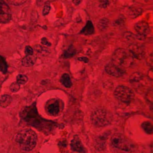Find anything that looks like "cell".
<instances>
[{
  "mask_svg": "<svg viewBox=\"0 0 153 153\" xmlns=\"http://www.w3.org/2000/svg\"><path fill=\"white\" fill-rule=\"evenodd\" d=\"M50 5L49 4H45L44 6V10H43V13L44 15H46L49 12L50 10Z\"/></svg>",
  "mask_w": 153,
  "mask_h": 153,
  "instance_id": "cell-26",
  "label": "cell"
},
{
  "mask_svg": "<svg viewBox=\"0 0 153 153\" xmlns=\"http://www.w3.org/2000/svg\"><path fill=\"white\" fill-rule=\"evenodd\" d=\"M15 141L21 150L30 152L37 145V136L31 129H23L15 135Z\"/></svg>",
  "mask_w": 153,
  "mask_h": 153,
  "instance_id": "cell-1",
  "label": "cell"
},
{
  "mask_svg": "<svg viewBox=\"0 0 153 153\" xmlns=\"http://www.w3.org/2000/svg\"><path fill=\"white\" fill-rule=\"evenodd\" d=\"M92 122L97 127H104L110 125L112 120L111 113L105 109H99L92 114Z\"/></svg>",
  "mask_w": 153,
  "mask_h": 153,
  "instance_id": "cell-3",
  "label": "cell"
},
{
  "mask_svg": "<svg viewBox=\"0 0 153 153\" xmlns=\"http://www.w3.org/2000/svg\"><path fill=\"white\" fill-rule=\"evenodd\" d=\"M94 32V26L92 22L90 21H88L87 22L86 25L81 31V34L86 35V36L92 35Z\"/></svg>",
  "mask_w": 153,
  "mask_h": 153,
  "instance_id": "cell-12",
  "label": "cell"
},
{
  "mask_svg": "<svg viewBox=\"0 0 153 153\" xmlns=\"http://www.w3.org/2000/svg\"><path fill=\"white\" fill-rule=\"evenodd\" d=\"M79 60L80 61H84L85 63H87L88 62V59L87 58H85V57L79 58Z\"/></svg>",
  "mask_w": 153,
  "mask_h": 153,
  "instance_id": "cell-29",
  "label": "cell"
},
{
  "mask_svg": "<svg viewBox=\"0 0 153 153\" xmlns=\"http://www.w3.org/2000/svg\"><path fill=\"white\" fill-rule=\"evenodd\" d=\"M63 108L62 101L58 99H53L48 101L46 105V110L49 115L57 116Z\"/></svg>",
  "mask_w": 153,
  "mask_h": 153,
  "instance_id": "cell-6",
  "label": "cell"
},
{
  "mask_svg": "<svg viewBox=\"0 0 153 153\" xmlns=\"http://www.w3.org/2000/svg\"><path fill=\"white\" fill-rule=\"evenodd\" d=\"M143 78L142 74L139 72H135L133 73L130 76L129 81L131 82H139Z\"/></svg>",
  "mask_w": 153,
  "mask_h": 153,
  "instance_id": "cell-18",
  "label": "cell"
},
{
  "mask_svg": "<svg viewBox=\"0 0 153 153\" xmlns=\"http://www.w3.org/2000/svg\"><path fill=\"white\" fill-rule=\"evenodd\" d=\"M142 128L146 134H152L153 133V126L150 121H145L142 124Z\"/></svg>",
  "mask_w": 153,
  "mask_h": 153,
  "instance_id": "cell-16",
  "label": "cell"
},
{
  "mask_svg": "<svg viewBox=\"0 0 153 153\" xmlns=\"http://www.w3.org/2000/svg\"><path fill=\"white\" fill-rule=\"evenodd\" d=\"M81 0H72V2L75 5H78L81 3Z\"/></svg>",
  "mask_w": 153,
  "mask_h": 153,
  "instance_id": "cell-28",
  "label": "cell"
},
{
  "mask_svg": "<svg viewBox=\"0 0 153 153\" xmlns=\"http://www.w3.org/2000/svg\"><path fill=\"white\" fill-rule=\"evenodd\" d=\"M100 6L102 8H106L109 4L108 0H99Z\"/></svg>",
  "mask_w": 153,
  "mask_h": 153,
  "instance_id": "cell-23",
  "label": "cell"
},
{
  "mask_svg": "<svg viewBox=\"0 0 153 153\" xmlns=\"http://www.w3.org/2000/svg\"><path fill=\"white\" fill-rule=\"evenodd\" d=\"M54 0H37V3L38 5L41 6L44 4H47L50 2L53 1Z\"/></svg>",
  "mask_w": 153,
  "mask_h": 153,
  "instance_id": "cell-25",
  "label": "cell"
},
{
  "mask_svg": "<svg viewBox=\"0 0 153 153\" xmlns=\"http://www.w3.org/2000/svg\"><path fill=\"white\" fill-rule=\"evenodd\" d=\"M129 50L133 55L134 57L139 59L142 58L144 53L143 48L139 45H134L129 47Z\"/></svg>",
  "mask_w": 153,
  "mask_h": 153,
  "instance_id": "cell-11",
  "label": "cell"
},
{
  "mask_svg": "<svg viewBox=\"0 0 153 153\" xmlns=\"http://www.w3.org/2000/svg\"><path fill=\"white\" fill-rule=\"evenodd\" d=\"M25 53L26 55H32L33 54V49L29 46H27L25 47Z\"/></svg>",
  "mask_w": 153,
  "mask_h": 153,
  "instance_id": "cell-24",
  "label": "cell"
},
{
  "mask_svg": "<svg viewBox=\"0 0 153 153\" xmlns=\"http://www.w3.org/2000/svg\"><path fill=\"white\" fill-rule=\"evenodd\" d=\"M62 84L67 88H70L72 86V83L70 78V76L67 74H63L60 80Z\"/></svg>",
  "mask_w": 153,
  "mask_h": 153,
  "instance_id": "cell-15",
  "label": "cell"
},
{
  "mask_svg": "<svg viewBox=\"0 0 153 153\" xmlns=\"http://www.w3.org/2000/svg\"><path fill=\"white\" fill-rule=\"evenodd\" d=\"M11 12L4 0H0V23H6L11 19Z\"/></svg>",
  "mask_w": 153,
  "mask_h": 153,
  "instance_id": "cell-8",
  "label": "cell"
},
{
  "mask_svg": "<svg viewBox=\"0 0 153 153\" xmlns=\"http://www.w3.org/2000/svg\"><path fill=\"white\" fill-rule=\"evenodd\" d=\"M10 90L12 92H16L19 91L20 89V84L17 82L13 83L10 86Z\"/></svg>",
  "mask_w": 153,
  "mask_h": 153,
  "instance_id": "cell-21",
  "label": "cell"
},
{
  "mask_svg": "<svg viewBox=\"0 0 153 153\" xmlns=\"http://www.w3.org/2000/svg\"><path fill=\"white\" fill-rule=\"evenodd\" d=\"M72 150L79 153H85V150L82 143L81 141L78 136H75L72 140L71 143Z\"/></svg>",
  "mask_w": 153,
  "mask_h": 153,
  "instance_id": "cell-10",
  "label": "cell"
},
{
  "mask_svg": "<svg viewBox=\"0 0 153 153\" xmlns=\"http://www.w3.org/2000/svg\"><path fill=\"white\" fill-rule=\"evenodd\" d=\"M17 82L19 84H25L28 81V78L26 75L19 74L16 77Z\"/></svg>",
  "mask_w": 153,
  "mask_h": 153,
  "instance_id": "cell-20",
  "label": "cell"
},
{
  "mask_svg": "<svg viewBox=\"0 0 153 153\" xmlns=\"http://www.w3.org/2000/svg\"><path fill=\"white\" fill-rule=\"evenodd\" d=\"M111 143L114 147L122 151L129 152L133 148L132 144L128 140L121 135L114 136L111 140Z\"/></svg>",
  "mask_w": 153,
  "mask_h": 153,
  "instance_id": "cell-5",
  "label": "cell"
},
{
  "mask_svg": "<svg viewBox=\"0 0 153 153\" xmlns=\"http://www.w3.org/2000/svg\"><path fill=\"white\" fill-rule=\"evenodd\" d=\"M12 101V98L10 95L4 94L0 97V107L6 108L10 105Z\"/></svg>",
  "mask_w": 153,
  "mask_h": 153,
  "instance_id": "cell-14",
  "label": "cell"
},
{
  "mask_svg": "<svg viewBox=\"0 0 153 153\" xmlns=\"http://www.w3.org/2000/svg\"><path fill=\"white\" fill-rule=\"evenodd\" d=\"M105 71L109 75L116 77H120L126 73L125 69L118 66L112 61L107 65L105 67Z\"/></svg>",
  "mask_w": 153,
  "mask_h": 153,
  "instance_id": "cell-7",
  "label": "cell"
},
{
  "mask_svg": "<svg viewBox=\"0 0 153 153\" xmlns=\"http://www.w3.org/2000/svg\"><path fill=\"white\" fill-rule=\"evenodd\" d=\"M41 43H42L43 45H47L48 46L51 45V44H50L49 42H48L47 39L45 38L42 39V40H41Z\"/></svg>",
  "mask_w": 153,
  "mask_h": 153,
  "instance_id": "cell-27",
  "label": "cell"
},
{
  "mask_svg": "<svg viewBox=\"0 0 153 153\" xmlns=\"http://www.w3.org/2000/svg\"><path fill=\"white\" fill-rule=\"evenodd\" d=\"M134 58L129 50L120 48L114 52L111 61L118 66L125 69L133 65Z\"/></svg>",
  "mask_w": 153,
  "mask_h": 153,
  "instance_id": "cell-2",
  "label": "cell"
},
{
  "mask_svg": "<svg viewBox=\"0 0 153 153\" xmlns=\"http://www.w3.org/2000/svg\"><path fill=\"white\" fill-rule=\"evenodd\" d=\"M109 23V21L106 18H103L99 21L98 24V27L100 30H103L106 29Z\"/></svg>",
  "mask_w": 153,
  "mask_h": 153,
  "instance_id": "cell-17",
  "label": "cell"
},
{
  "mask_svg": "<svg viewBox=\"0 0 153 153\" xmlns=\"http://www.w3.org/2000/svg\"><path fill=\"white\" fill-rule=\"evenodd\" d=\"M36 58L32 55H28L23 58L22 61V65L26 67H31L36 62Z\"/></svg>",
  "mask_w": 153,
  "mask_h": 153,
  "instance_id": "cell-13",
  "label": "cell"
},
{
  "mask_svg": "<svg viewBox=\"0 0 153 153\" xmlns=\"http://www.w3.org/2000/svg\"><path fill=\"white\" fill-rule=\"evenodd\" d=\"M115 97L119 101L125 103H130L134 98L133 91L125 85H119L114 91Z\"/></svg>",
  "mask_w": 153,
  "mask_h": 153,
  "instance_id": "cell-4",
  "label": "cell"
},
{
  "mask_svg": "<svg viewBox=\"0 0 153 153\" xmlns=\"http://www.w3.org/2000/svg\"><path fill=\"white\" fill-rule=\"evenodd\" d=\"M135 30L137 34L143 37H145L151 31L150 26L147 22L143 21L138 22L135 25Z\"/></svg>",
  "mask_w": 153,
  "mask_h": 153,
  "instance_id": "cell-9",
  "label": "cell"
},
{
  "mask_svg": "<svg viewBox=\"0 0 153 153\" xmlns=\"http://www.w3.org/2000/svg\"><path fill=\"white\" fill-rule=\"evenodd\" d=\"M10 4L14 5H19L24 4L27 0H7Z\"/></svg>",
  "mask_w": 153,
  "mask_h": 153,
  "instance_id": "cell-22",
  "label": "cell"
},
{
  "mask_svg": "<svg viewBox=\"0 0 153 153\" xmlns=\"http://www.w3.org/2000/svg\"><path fill=\"white\" fill-rule=\"evenodd\" d=\"M7 65L6 62L3 57L0 56V71L3 73L7 72Z\"/></svg>",
  "mask_w": 153,
  "mask_h": 153,
  "instance_id": "cell-19",
  "label": "cell"
}]
</instances>
